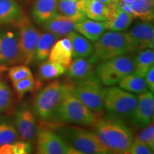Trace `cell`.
<instances>
[{"label": "cell", "instance_id": "d4e9b609", "mask_svg": "<svg viewBox=\"0 0 154 154\" xmlns=\"http://www.w3.org/2000/svg\"><path fill=\"white\" fill-rule=\"evenodd\" d=\"M118 84L119 87L131 93L140 94L148 90L144 77L134 72L121 79Z\"/></svg>", "mask_w": 154, "mask_h": 154}, {"label": "cell", "instance_id": "83f0119b", "mask_svg": "<svg viewBox=\"0 0 154 154\" xmlns=\"http://www.w3.org/2000/svg\"><path fill=\"white\" fill-rule=\"evenodd\" d=\"M130 5L134 17H138L144 22H151L153 19V0H136Z\"/></svg>", "mask_w": 154, "mask_h": 154}, {"label": "cell", "instance_id": "277c9868", "mask_svg": "<svg viewBox=\"0 0 154 154\" xmlns=\"http://www.w3.org/2000/svg\"><path fill=\"white\" fill-rule=\"evenodd\" d=\"M97 119L95 113L70 93L61 101L49 120L62 124L89 126Z\"/></svg>", "mask_w": 154, "mask_h": 154}, {"label": "cell", "instance_id": "6da1fadb", "mask_svg": "<svg viewBox=\"0 0 154 154\" xmlns=\"http://www.w3.org/2000/svg\"><path fill=\"white\" fill-rule=\"evenodd\" d=\"M94 133L109 153H127L134 137L121 118L109 115L94 123Z\"/></svg>", "mask_w": 154, "mask_h": 154}, {"label": "cell", "instance_id": "d590c367", "mask_svg": "<svg viewBox=\"0 0 154 154\" xmlns=\"http://www.w3.org/2000/svg\"><path fill=\"white\" fill-rule=\"evenodd\" d=\"M127 153L129 154H151L153 150L147 144L138 140L137 138L133 140Z\"/></svg>", "mask_w": 154, "mask_h": 154}, {"label": "cell", "instance_id": "4dcf8cb0", "mask_svg": "<svg viewBox=\"0 0 154 154\" xmlns=\"http://www.w3.org/2000/svg\"><path fill=\"white\" fill-rule=\"evenodd\" d=\"M32 152V147L27 141H15L0 146V154H28Z\"/></svg>", "mask_w": 154, "mask_h": 154}, {"label": "cell", "instance_id": "e0dca14e", "mask_svg": "<svg viewBox=\"0 0 154 154\" xmlns=\"http://www.w3.org/2000/svg\"><path fill=\"white\" fill-rule=\"evenodd\" d=\"M78 7L88 19L99 22L106 20L110 13V5L98 0H78Z\"/></svg>", "mask_w": 154, "mask_h": 154}, {"label": "cell", "instance_id": "7402d4cb", "mask_svg": "<svg viewBox=\"0 0 154 154\" xmlns=\"http://www.w3.org/2000/svg\"><path fill=\"white\" fill-rule=\"evenodd\" d=\"M74 30L91 41L96 40L105 32L104 22L84 19L75 24Z\"/></svg>", "mask_w": 154, "mask_h": 154}, {"label": "cell", "instance_id": "9a60e30c", "mask_svg": "<svg viewBox=\"0 0 154 154\" xmlns=\"http://www.w3.org/2000/svg\"><path fill=\"white\" fill-rule=\"evenodd\" d=\"M65 73L74 84L96 76L93 63L85 58H74L66 68Z\"/></svg>", "mask_w": 154, "mask_h": 154}, {"label": "cell", "instance_id": "3957f363", "mask_svg": "<svg viewBox=\"0 0 154 154\" xmlns=\"http://www.w3.org/2000/svg\"><path fill=\"white\" fill-rule=\"evenodd\" d=\"M74 84L56 80L44 87L36 97L34 113L42 120L51 119L54 112L66 96L72 93Z\"/></svg>", "mask_w": 154, "mask_h": 154}, {"label": "cell", "instance_id": "8fae6325", "mask_svg": "<svg viewBox=\"0 0 154 154\" xmlns=\"http://www.w3.org/2000/svg\"><path fill=\"white\" fill-rule=\"evenodd\" d=\"M129 52H136L154 47L153 25L149 22L138 23L126 33Z\"/></svg>", "mask_w": 154, "mask_h": 154}, {"label": "cell", "instance_id": "f546056e", "mask_svg": "<svg viewBox=\"0 0 154 154\" xmlns=\"http://www.w3.org/2000/svg\"><path fill=\"white\" fill-rule=\"evenodd\" d=\"M19 138L14 123L5 117H0V146L14 143Z\"/></svg>", "mask_w": 154, "mask_h": 154}, {"label": "cell", "instance_id": "30bf717a", "mask_svg": "<svg viewBox=\"0 0 154 154\" xmlns=\"http://www.w3.org/2000/svg\"><path fill=\"white\" fill-rule=\"evenodd\" d=\"M36 145L38 153L41 154H79L48 127H42L38 129Z\"/></svg>", "mask_w": 154, "mask_h": 154}, {"label": "cell", "instance_id": "ac0fdd59", "mask_svg": "<svg viewBox=\"0 0 154 154\" xmlns=\"http://www.w3.org/2000/svg\"><path fill=\"white\" fill-rule=\"evenodd\" d=\"M134 17L116 7L113 4L110 5V13L104 25L106 30L113 32H124L130 26Z\"/></svg>", "mask_w": 154, "mask_h": 154}, {"label": "cell", "instance_id": "5b68a950", "mask_svg": "<svg viewBox=\"0 0 154 154\" xmlns=\"http://www.w3.org/2000/svg\"><path fill=\"white\" fill-rule=\"evenodd\" d=\"M93 46V52L88 59L91 63H101L129 53L126 33L122 32H106L94 42Z\"/></svg>", "mask_w": 154, "mask_h": 154}, {"label": "cell", "instance_id": "9c48e42d", "mask_svg": "<svg viewBox=\"0 0 154 154\" xmlns=\"http://www.w3.org/2000/svg\"><path fill=\"white\" fill-rule=\"evenodd\" d=\"M16 25L19 28V47L22 63L28 65L34 59L36 44L41 32L32 24L30 19L25 15Z\"/></svg>", "mask_w": 154, "mask_h": 154}, {"label": "cell", "instance_id": "5bb4252c", "mask_svg": "<svg viewBox=\"0 0 154 154\" xmlns=\"http://www.w3.org/2000/svg\"><path fill=\"white\" fill-rule=\"evenodd\" d=\"M154 109L153 93L149 90L141 92L137 96V103L130 119L138 128H143L151 122Z\"/></svg>", "mask_w": 154, "mask_h": 154}, {"label": "cell", "instance_id": "ba28073f", "mask_svg": "<svg viewBox=\"0 0 154 154\" xmlns=\"http://www.w3.org/2000/svg\"><path fill=\"white\" fill-rule=\"evenodd\" d=\"M72 94L93 112L103 110L104 88L97 75L74 84Z\"/></svg>", "mask_w": 154, "mask_h": 154}, {"label": "cell", "instance_id": "4316f807", "mask_svg": "<svg viewBox=\"0 0 154 154\" xmlns=\"http://www.w3.org/2000/svg\"><path fill=\"white\" fill-rule=\"evenodd\" d=\"M134 61V71L136 74L145 76L149 69L154 64V52L153 49H146L138 51Z\"/></svg>", "mask_w": 154, "mask_h": 154}, {"label": "cell", "instance_id": "836d02e7", "mask_svg": "<svg viewBox=\"0 0 154 154\" xmlns=\"http://www.w3.org/2000/svg\"><path fill=\"white\" fill-rule=\"evenodd\" d=\"M8 74L11 82L14 83L22 79L32 76V73L26 65L23 64L11 67L9 70Z\"/></svg>", "mask_w": 154, "mask_h": 154}, {"label": "cell", "instance_id": "484cf974", "mask_svg": "<svg viewBox=\"0 0 154 154\" xmlns=\"http://www.w3.org/2000/svg\"><path fill=\"white\" fill-rule=\"evenodd\" d=\"M58 11L74 22L86 19V16L78 7V0H57Z\"/></svg>", "mask_w": 154, "mask_h": 154}, {"label": "cell", "instance_id": "52a82bcc", "mask_svg": "<svg viewBox=\"0 0 154 154\" xmlns=\"http://www.w3.org/2000/svg\"><path fill=\"white\" fill-rule=\"evenodd\" d=\"M134 71V59L124 54L101 62L96 67V73L101 84L112 86Z\"/></svg>", "mask_w": 154, "mask_h": 154}, {"label": "cell", "instance_id": "1f68e13d", "mask_svg": "<svg viewBox=\"0 0 154 154\" xmlns=\"http://www.w3.org/2000/svg\"><path fill=\"white\" fill-rule=\"evenodd\" d=\"M12 84L15 91L18 94V96L19 98H22L24 95V94L27 93L29 91H32L34 89L36 83L33 76L32 75L26 78L12 83Z\"/></svg>", "mask_w": 154, "mask_h": 154}, {"label": "cell", "instance_id": "d6a6232c", "mask_svg": "<svg viewBox=\"0 0 154 154\" xmlns=\"http://www.w3.org/2000/svg\"><path fill=\"white\" fill-rule=\"evenodd\" d=\"M12 101V92L6 83L0 80V113L10 106Z\"/></svg>", "mask_w": 154, "mask_h": 154}, {"label": "cell", "instance_id": "603a6c76", "mask_svg": "<svg viewBox=\"0 0 154 154\" xmlns=\"http://www.w3.org/2000/svg\"><path fill=\"white\" fill-rule=\"evenodd\" d=\"M66 37L71 42L73 58H87L91 55L94 46L88 38L74 31L69 33Z\"/></svg>", "mask_w": 154, "mask_h": 154}, {"label": "cell", "instance_id": "4fadbf2b", "mask_svg": "<svg viewBox=\"0 0 154 154\" xmlns=\"http://www.w3.org/2000/svg\"><path fill=\"white\" fill-rule=\"evenodd\" d=\"M14 124L21 140L27 142L34 140L37 131L36 117L34 111L28 106L22 104L19 106L15 115Z\"/></svg>", "mask_w": 154, "mask_h": 154}, {"label": "cell", "instance_id": "8992f818", "mask_svg": "<svg viewBox=\"0 0 154 154\" xmlns=\"http://www.w3.org/2000/svg\"><path fill=\"white\" fill-rule=\"evenodd\" d=\"M137 103V96L118 86L104 88L103 107L115 116L131 117Z\"/></svg>", "mask_w": 154, "mask_h": 154}, {"label": "cell", "instance_id": "8d00e7d4", "mask_svg": "<svg viewBox=\"0 0 154 154\" xmlns=\"http://www.w3.org/2000/svg\"><path fill=\"white\" fill-rule=\"evenodd\" d=\"M146 84L147 88H149V91L151 92L154 91V65L152 66L151 68L149 69L147 73H146L145 76Z\"/></svg>", "mask_w": 154, "mask_h": 154}, {"label": "cell", "instance_id": "74e56055", "mask_svg": "<svg viewBox=\"0 0 154 154\" xmlns=\"http://www.w3.org/2000/svg\"><path fill=\"white\" fill-rule=\"evenodd\" d=\"M98 1H100L101 2L106 4V5H111V4L114 2L115 0H98Z\"/></svg>", "mask_w": 154, "mask_h": 154}, {"label": "cell", "instance_id": "d6986e66", "mask_svg": "<svg viewBox=\"0 0 154 154\" xmlns=\"http://www.w3.org/2000/svg\"><path fill=\"white\" fill-rule=\"evenodd\" d=\"M48 57L50 61L61 63L67 68L73 59L72 48L69 38L65 37L55 42L50 50Z\"/></svg>", "mask_w": 154, "mask_h": 154}, {"label": "cell", "instance_id": "44dd1931", "mask_svg": "<svg viewBox=\"0 0 154 154\" xmlns=\"http://www.w3.org/2000/svg\"><path fill=\"white\" fill-rule=\"evenodd\" d=\"M57 13V0H36L32 9V16L38 24L47 22Z\"/></svg>", "mask_w": 154, "mask_h": 154}, {"label": "cell", "instance_id": "cb8c5ba5", "mask_svg": "<svg viewBox=\"0 0 154 154\" xmlns=\"http://www.w3.org/2000/svg\"><path fill=\"white\" fill-rule=\"evenodd\" d=\"M57 39V36L50 32H40L34 59L38 62H42L46 60L49 57L50 50Z\"/></svg>", "mask_w": 154, "mask_h": 154}, {"label": "cell", "instance_id": "7c38bea8", "mask_svg": "<svg viewBox=\"0 0 154 154\" xmlns=\"http://www.w3.org/2000/svg\"><path fill=\"white\" fill-rule=\"evenodd\" d=\"M22 63L18 34L12 31L0 32V68Z\"/></svg>", "mask_w": 154, "mask_h": 154}, {"label": "cell", "instance_id": "f1b7e54d", "mask_svg": "<svg viewBox=\"0 0 154 154\" xmlns=\"http://www.w3.org/2000/svg\"><path fill=\"white\" fill-rule=\"evenodd\" d=\"M66 68L61 63L54 61L44 60L38 69V76L42 80H49L64 74Z\"/></svg>", "mask_w": 154, "mask_h": 154}, {"label": "cell", "instance_id": "7a4b0ae2", "mask_svg": "<svg viewBox=\"0 0 154 154\" xmlns=\"http://www.w3.org/2000/svg\"><path fill=\"white\" fill-rule=\"evenodd\" d=\"M49 128L59 135L79 154L109 153L93 131L62 123H51Z\"/></svg>", "mask_w": 154, "mask_h": 154}, {"label": "cell", "instance_id": "f35d334b", "mask_svg": "<svg viewBox=\"0 0 154 154\" xmlns=\"http://www.w3.org/2000/svg\"><path fill=\"white\" fill-rule=\"evenodd\" d=\"M116 1V0H115ZM117 1H120V2H123L125 3H128V4H131L133 2H134L136 0H117Z\"/></svg>", "mask_w": 154, "mask_h": 154}, {"label": "cell", "instance_id": "e575fe53", "mask_svg": "<svg viewBox=\"0 0 154 154\" xmlns=\"http://www.w3.org/2000/svg\"><path fill=\"white\" fill-rule=\"evenodd\" d=\"M138 140L149 145L152 149H154V124L150 123L138 133L136 137Z\"/></svg>", "mask_w": 154, "mask_h": 154}, {"label": "cell", "instance_id": "2e32d148", "mask_svg": "<svg viewBox=\"0 0 154 154\" xmlns=\"http://www.w3.org/2000/svg\"><path fill=\"white\" fill-rule=\"evenodd\" d=\"M75 24L76 22L72 19L57 13L52 18L40 25L44 30L54 34L58 38L66 37L69 33L74 31Z\"/></svg>", "mask_w": 154, "mask_h": 154}, {"label": "cell", "instance_id": "ffe728a7", "mask_svg": "<svg viewBox=\"0 0 154 154\" xmlns=\"http://www.w3.org/2000/svg\"><path fill=\"white\" fill-rule=\"evenodd\" d=\"M24 16L22 8L14 0H0V25L16 24Z\"/></svg>", "mask_w": 154, "mask_h": 154}]
</instances>
